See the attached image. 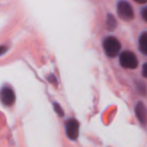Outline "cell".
<instances>
[{"label":"cell","instance_id":"277c9868","mask_svg":"<svg viewBox=\"0 0 147 147\" xmlns=\"http://www.w3.org/2000/svg\"><path fill=\"white\" fill-rule=\"evenodd\" d=\"M67 136L71 140H77L79 137V130H80V124L76 119H69L65 125Z\"/></svg>","mask_w":147,"mask_h":147},{"label":"cell","instance_id":"6da1fadb","mask_svg":"<svg viewBox=\"0 0 147 147\" xmlns=\"http://www.w3.org/2000/svg\"><path fill=\"white\" fill-rule=\"evenodd\" d=\"M103 47H104L105 53L109 57H114L119 53L121 49V43L114 36H108L103 41Z\"/></svg>","mask_w":147,"mask_h":147},{"label":"cell","instance_id":"9c48e42d","mask_svg":"<svg viewBox=\"0 0 147 147\" xmlns=\"http://www.w3.org/2000/svg\"><path fill=\"white\" fill-rule=\"evenodd\" d=\"M53 106H55V112L57 113V114L59 115V116H63V111L61 110V106H59L57 103H55L53 104Z\"/></svg>","mask_w":147,"mask_h":147},{"label":"cell","instance_id":"7c38bea8","mask_svg":"<svg viewBox=\"0 0 147 147\" xmlns=\"http://www.w3.org/2000/svg\"><path fill=\"white\" fill-rule=\"evenodd\" d=\"M7 51V47H0V55H2L3 53H5Z\"/></svg>","mask_w":147,"mask_h":147},{"label":"cell","instance_id":"7a4b0ae2","mask_svg":"<svg viewBox=\"0 0 147 147\" xmlns=\"http://www.w3.org/2000/svg\"><path fill=\"white\" fill-rule=\"evenodd\" d=\"M120 65L125 69H134L138 65V59H137L136 55L132 53V51H125L120 55Z\"/></svg>","mask_w":147,"mask_h":147},{"label":"cell","instance_id":"8992f818","mask_svg":"<svg viewBox=\"0 0 147 147\" xmlns=\"http://www.w3.org/2000/svg\"><path fill=\"white\" fill-rule=\"evenodd\" d=\"M135 113H136V116L138 118V120L140 121L142 124H145L147 120V111L145 108L144 104L142 102H138L135 107Z\"/></svg>","mask_w":147,"mask_h":147},{"label":"cell","instance_id":"5b68a950","mask_svg":"<svg viewBox=\"0 0 147 147\" xmlns=\"http://www.w3.org/2000/svg\"><path fill=\"white\" fill-rule=\"evenodd\" d=\"M0 100L4 106H11L15 102V94L12 88L9 86H4L0 91Z\"/></svg>","mask_w":147,"mask_h":147},{"label":"cell","instance_id":"3957f363","mask_svg":"<svg viewBox=\"0 0 147 147\" xmlns=\"http://www.w3.org/2000/svg\"><path fill=\"white\" fill-rule=\"evenodd\" d=\"M117 13L119 17L125 21L132 20L134 17V11L130 4L127 1H119L117 5Z\"/></svg>","mask_w":147,"mask_h":147},{"label":"cell","instance_id":"4fadbf2b","mask_svg":"<svg viewBox=\"0 0 147 147\" xmlns=\"http://www.w3.org/2000/svg\"><path fill=\"white\" fill-rule=\"evenodd\" d=\"M134 1H135V2H137V3H141V4L147 2V0H134Z\"/></svg>","mask_w":147,"mask_h":147},{"label":"cell","instance_id":"30bf717a","mask_svg":"<svg viewBox=\"0 0 147 147\" xmlns=\"http://www.w3.org/2000/svg\"><path fill=\"white\" fill-rule=\"evenodd\" d=\"M141 16H142V18L147 22V7L142 9V11H141Z\"/></svg>","mask_w":147,"mask_h":147},{"label":"cell","instance_id":"52a82bcc","mask_svg":"<svg viewBox=\"0 0 147 147\" xmlns=\"http://www.w3.org/2000/svg\"><path fill=\"white\" fill-rule=\"evenodd\" d=\"M138 45H139V49L143 55H147V31L146 32H143L142 34L139 37V41H138Z\"/></svg>","mask_w":147,"mask_h":147},{"label":"cell","instance_id":"8fae6325","mask_svg":"<svg viewBox=\"0 0 147 147\" xmlns=\"http://www.w3.org/2000/svg\"><path fill=\"white\" fill-rule=\"evenodd\" d=\"M142 75L144 78L147 79V63L143 65V67H142Z\"/></svg>","mask_w":147,"mask_h":147},{"label":"cell","instance_id":"ba28073f","mask_svg":"<svg viewBox=\"0 0 147 147\" xmlns=\"http://www.w3.org/2000/svg\"><path fill=\"white\" fill-rule=\"evenodd\" d=\"M106 25H107V28L109 30H114L116 28V25H117V21L115 19V17L111 14H108L107 16V21H106Z\"/></svg>","mask_w":147,"mask_h":147}]
</instances>
